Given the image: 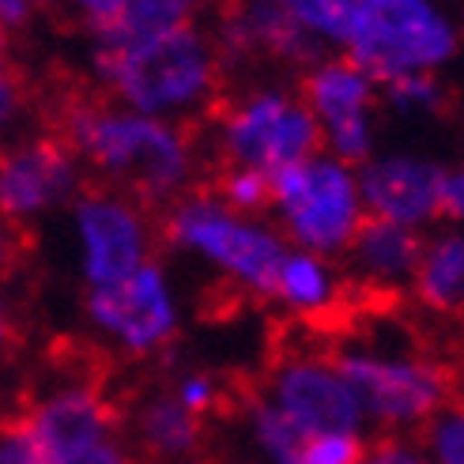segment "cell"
Segmentation results:
<instances>
[{"instance_id": "6da1fadb", "label": "cell", "mask_w": 464, "mask_h": 464, "mask_svg": "<svg viewBox=\"0 0 464 464\" xmlns=\"http://www.w3.org/2000/svg\"><path fill=\"white\" fill-rule=\"evenodd\" d=\"M347 45L362 76L392 83L442 64L457 50V38L427 0H359Z\"/></svg>"}, {"instance_id": "7a4b0ae2", "label": "cell", "mask_w": 464, "mask_h": 464, "mask_svg": "<svg viewBox=\"0 0 464 464\" xmlns=\"http://www.w3.org/2000/svg\"><path fill=\"white\" fill-rule=\"evenodd\" d=\"M99 72L140 110H170L212 83V50L193 27H178L132 50H99Z\"/></svg>"}, {"instance_id": "3957f363", "label": "cell", "mask_w": 464, "mask_h": 464, "mask_svg": "<svg viewBox=\"0 0 464 464\" xmlns=\"http://www.w3.org/2000/svg\"><path fill=\"white\" fill-rule=\"evenodd\" d=\"M72 140L113 174H129L144 193H167L185 178V144L148 118L76 110L68 118Z\"/></svg>"}, {"instance_id": "277c9868", "label": "cell", "mask_w": 464, "mask_h": 464, "mask_svg": "<svg viewBox=\"0 0 464 464\" xmlns=\"http://www.w3.org/2000/svg\"><path fill=\"white\" fill-rule=\"evenodd\" d=\"M333 366L355 392L362 411L392 427L427 423L453 397V374L427 359H382L366 352H343L333 359Z\"/></svg>"}, {"instance_id": "5b68a950", "label": "cell", "mask_w": 464, "mask_h": 464, "mask_svg": "<svg viewBox=\"0 0 464 464\" xmlns=\"http://www.w3.org/2000/svg\"><path fill=\"white\" fill-rule=\"evenodd\" d=\"M272 178V200L284 208L291 235L310 249H340L352 246L359 230V197L355 181L343 167L321 159H303L280 167Z\"/></svg>"}, {"instance_id": "8992f818", "label": "cell", "mask_w": 464, "mask_h": 464, "mask_svg": "<svg viewBox=\"0 0 464 464\" xmlns=\"http://www.w3.org/2000/svg\"><path fill=\"white\" fill-rule=\"evenodd\" d=\"M170 238L185 249L204 253L208 261H216L253 291L276 295L280 287V272L287 261L284 246L257 227L230 219L227 208L212 200L181 204L170 216Z\"/></svg>"}, {"instance_id": "52a82bcc", "label": "cell", "mask_w": 464, "mask_h": 464, "mask_svg": "<svg viewBox=\"0 0 464 464\" xmlns=\"http://www.w3.org/2000/svg\"><path fill=\"white\" fill-rule=\"evenodd\" d=\"M23 430L42 464H57L118 438L121 408L106 397L102 385H64L23 411Z\"/></svg>"}, {"instance_id": "ba28073f", "label": "cell", "mask_w": 464, "mask_h": 464, "mask_svg": "<svg viewBox=\"0 0 464 464\" xmlns=\"http://www.w3.org/2000/svg\"><path fill=\"white\" fill-rule=\"evenodd\" d=\"M321 132L306 106L284 95H257L249 99L235 118L227 121V148L246 170L276 174L280 167L310 159Z\"/></svg>"}, {"instance_id": "9c48e42d", "label": "cell", "mask_w": 464, "mask_h": 464, "mask_svg": "<svg viewBox=\"0 0 464 464\" xmlns=\"http://www.w3.org/2000/svg\"><path fill=\"white\" fill-rule=\"evenodd\" d=\"M268 401L310 438L359 434V423H362V404L336 374V366L321 359H306V355L276 362Z\"/></svg>"}, {"instance_id": "30bf717a", "label": "cell", "mask_w": 464, "mask_h": 464, "mask_svg": "<svg viewBox=\"0 0 464 464\" xmlns=\"http://www.w3.org/2000/svg\"><path fill=\"white\" fill-rule=\"evenodd\" d=\"M87 314L99 329H106L113 340H121L136 355L162 347L178 329L174 298L155 265H140L125 280L95 287L87 298Z\"/></svg>"}, {"instance_id": "8fae6325", "label": "cell", "mask_w": 464, "mask_h": 464, "mask_svg": "<svg viewBox=\"0 0 464 464\" xmlns=\"http://www.w3.org/2000/svg\"><path fill=\"white\" fill-rule=\"evenodd\" d=\"M76 223L83 242V276L91 280V287H110L144 265L140 223H136V216L125 204L83 200Z\"/></svg>"}, {"instance_id": "7c38bea8", "label": "cell", "mask_w": 464, "mask_h": 464, "mask_svg": "<svg viewBox=\"0 0 464 464\" xmlns=\"http://www.w3.org/2000/svg\"><path fill=\"white\" fill-rule=\"evenodd\" d=\"M72 155L61 140H34L0 155V216H31L72 193Z\"/></svg>"}, {"instance_id": "4fadbf2b", "label": "cell", "mask_w": 464, "mask_h": 464, "mask_svg": "<svg viewBox=\"0 0 464 464\" xmlns=\"http://www.w3.org/2000/svg\"><path fill=\"white\" fill-rule=\"evenodd\" d=\"M442 178L446 170L415 159H382L362 170V197L389 223H420L438 216L442 208Z\"/></svg>"}, {"instance_id": "5bb4252c", "label": "cell", "mask_w": 464, "mask_h": 464, "mask_svg": "<svg viewBox=\"0 0 464 464\" xmlns=\"http://www.w3.org/2000/svg\"><path fill=\"white\" fill-rule=\"evenodd\" d=\"M306 99L321 113V121L333 132V148L343 159H366L370 129H366V102L370 80L355 64H321L306 80Z\"/></svg>"}, {"instance_id": "9a60e30c", "label": "cell", "mask_w": 464, "mask_h": 464, "mask_svg": "<svg viewBox=\"0 0 464 464\" xmlns=\"http://www.w3.org/2000/svg\"><path fill=\"white\" fill-rule=\"evenodd\" d=\"M132 438L140 457L155 464H178L200 453L204 446V420L185 408L174 392L144 397L132 411Z\"/></svg>"}, {"instance_id": "2e32d148", "label": "cell", "mask_w": 464, "mask_h": 464, "mask_svg": "<svg viewBox=\"0 0 464 464\" xmlns=\"http://www.w3.org/2000/svg\"><path fill=\"white\" fill-rule=\"evenodd\" d=\"M352 249H355V261L370 276H378V280H397V276H408L423 261V242L415 238L408 227L378 219V216L359 223L355 238H352Z\"/></svg>"}, {"instance_id": "e0dca14e", "label": "cell", "mask_w": 464, "mask_h": 464, "mask_svg": "<svg viewBox=\"0 0 464 464\" xmlns=\"http://www.w3.org/2000/svg\"><path fill=\"white\" fill-rule=\"evenodd\" d=\"M193 12V0H132V5L99 31L102 50H132L159 34L185 27Z\"/></svg>"}, {"instance_id": "ac0fdd59", "label": "cell", "mask_w": 464, "mask_h": 464, "mask_svg": "<svg viewBox=\"0 0 464 464\" xmlns=\"http://www.w3.org/2000/svg\"><path fill=\"white\" fill-rule=\"evenodd\" d=\"M415 291L430 310L464 306V235L438 242L415 268Z\"/></svg>"}, {"instance_id": "d6986e66", "label": "cell", "mask_w": 464, "mask_h": 464, "mask_svg": "<svg viewBox=\"0 0 464 464\" xmlns=\"http://www.w3.org/2000/svg\"><path fill=\"white\" fill-rule=\"evenodd\" d=\"M242 31L249 42H261L265 50H272L276 57H287V61H303V57L317 53V45L310 42L306 27L291 15V8L284 0H253Z\"/></svg>"}, {"instance_id": "ffe728a7", "label": "cell", "mask_w": 464, "mask_h": 464, "mask_svg": "<svg viewBox=\"0 0 464 464\" xmlns=\"http://www.w3.org/2000/svg\"><path fill=\"white\" fill-rule=\"evenodd\" d=\"M246 420H249V430H253V442L261 446V453L272 464H298V457H303V450L310 442V434L298 430L268 397L249 392L246 397Z\"/></svg>"}, {"instance_id": "44dd1931", "label": "cell", "mask_w": 464, "mask_h": 464, "mask_svg": "<svg viewBox=\"0 0 464 464\" xmlns=\"http://www.w3.org/2000/svg\"><path fill=\"white\" fill-rule=\"evenodd\" d=\"M276 295H280L284 303H291L295 310L314 314V317L336 306V291H333L329 272H324L321 261L306 257V253H287Z\"/></svg>"}, {"instance_id": "7402d4cb", "label": "cell", "mask_w": 464, "mask_h": 464, "mask_svg": "<svg viewBox=\"0 0 464 464\" xmlns=\"http://www.w3.org/2000/svg\"><path fill=\"white\" fill-rule=\"evenodd\" d=\"M291 8V15L303 23V27L329 34V38H347L352 34V23L359 12V0H284Z\"/></svg>"}, {"instance_id": "603a6c76", "label": "cell", "mask_w": 464, "mask_h": 464, "mask_svg": "<svg viewBox=\"0 0 464 464\" xmlns=\"http://www.w3.org/2000/svg\"><path fill=\"white\" fill-rule=\"evenodd\" d=\"M427 446L438 464H464V404L442 408L427 427Z\"/></svg>"}, {"instance_id": "cb8c5ba5", "label": "cell", "mask_w": 464, "mask_h": 464, "mask_svg": "<svg viewBox=\"0 0 464 464\" xmlns=\"http://www.w3.org/2000/svg\"><path fill=\"white\" fill-rule=\"evenodd\" d=\"M366 453L359 434H321L310 438L298 464H359Z\"/></svg>"}, {"instance_id": "d4e9b609", "label": "cell", "mask_w": 464, "mask_h": 464, "mask_svg": "<svg viewBox=\"0 0 464 464\" xmlns=\"http://www.w3.org/2000/svg\"><path fill=\"white\" fill-rule=\"evenodd\" d=\"M227 200L235 208H246V212H257V208L272 204V178L261 170H238V174H227L223 181Z\"/></svg>"}, {"instance_id": "484cf974", "label": "cell", "mask_w": 464, "mask_h": 464, "mask_svg": "<svg viewBox=\"0 0 464 464\" xmlns=\"http://www.w3.org/2000/svg\"><path fill=\"white\" fill-rule=\"evenodd\" d=\"M174 397H178L185 408H189L193 415H200V420H204L208 411H216V408L223 404L219 385L208 378V374H189V378H181L178 389H174Z\"/></svg>"}, {"instance_id": "4316f807", "label": "cell", "mask_w": 464, "mask_h": 464, "mask_svg": "<svg viewBox=\"0 0 464 464\" xmlns=\"http://www.w3.org/2000/svg\"><path fill=\"white\" fill-rule=\"evenodd\" d=\"M389 95L397 106H438L442 102V87H438L430 76L415 72V76H401L389 83Z\"/></svg>"}, {"instance_id": "83f0119b", "label": "cell", "mask_w": 464, "mask_h": 464, "mask_svg": "<svg viewBox=\"0 0 464 464\" xmlns=\"http://www.w3.org/2000/svg\"><path fill=\"white\" fill-rule=\"evenodd\" d=\"M0 464H42L34 453V442L19 423H0Z\"/></svg>"}, {"instance_id": "f1b7e54d", "label": "cell", "mask_w": 464, "mask_h": 464, "mask_svg": "<svg viewBox=\"0 0 464 464\" xmlns=\"http://www.w3.org/2000/svg\"><path fill=\"white\" fill-rule=\"evenodd\" d=\"M359 464H430V460L408 442H401V438H382V442H374L362 453Z\"/></svg>"}, {"instance_id": "f546056e", "label": "cell", "mask_w": 464, "mask_h": 464, "mask_svg": "<svg viewBox=\"0 0 464 464\" xmlns=\"http://www.w3.org/2000/svg\"><path fill=\"white\" fill-rule=\"evenodd\" d=\"M57 464H136V453H129L118 438H110V442L87 450V453H76L68 460H57Z\"/></svg>"}, {"instance_id": "4dcf8cb0", "label": "cell", "mask_w": 464, "mask_h": 464, "mask_svg": "<svg viewBox=\"0 0 464 464\" xmlns=\"http://www.w3.org/2000/svg\"><path fill=\"white\" fill-rule=\"evenodd\" d=\"M438 216L464 219V167L460 170H446V178H442V208H438Z\"/></svg>"}, {"instance_id": "1f68e13d", "label": "cell", "mask_w": 464, "mask_h": 464, "mask_svg": "<svg viewBox=\"0 0 464 464\" xmlns=\"http://www.w3.org/2000/svg\"><path fill=\"white\" fill-rule=\"evenodd\" d=\"M76 5L87 12L91 23H95V31H102L106 23H113V19H118L132 5V0H76Z\"/></svg>"}, {"instance_id": "d6a6232c", "label": "cell", "mask_w": 464, "mask_h": 464, "mask_svg": "<svg viewBox=\"0 0 464 464\" xmlns=\"http://www.w3.org/2000/svg\"><path fill=\"white\" fill-rule=\"evenodd\" d=\"M19 102H23V87H19V80H15L12 72H5V68H0V125H5L12 113L19 110Z\"/></svg>"}, {"instance_id": "836d02e7", "label": "cell", "mask_w": 464, "mask_h": 464, "mask_svg": "<svg viewBox=\"0 0 464 464\" xmlns=\"http://www.w3.org/2000/svg\"><path fill=\"white\" fill-rule=\"evenodd\" d=\"M31 12V0H0V23H23Z\"/></svg>"}, {"instance_id": "e575fe53", "label": "cell", "mask_w": 464, "mask_h": 464, "mask_svg": "<svg viewBox=\"0 0 464 464\" xmlns=\"http://www.w3.org/2000/svg\"><path fill=\"white\" fill-rule=\"evenodd\" d=\"M5 336H8V317H5V306H0V343H5Z\"/></svg>"}, {"instance_id": "d590c367", "label": "cell", "mask_w": 464, "mask_h": 464, "mask_svg": "<svg viewBox=\"0 0 464 464\" xmlns=\"http://www.w3.org/2000/svg\"><path fill=\"white\" fill-rule=\"evenodd\" d=\"M0 45H5V38H0Z\"/></svg>"}]
</instances>
